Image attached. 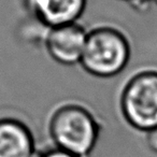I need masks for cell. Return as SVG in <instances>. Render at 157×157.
<instances>
[{
    "instance_id": "1",
    "label": "cell",
    "mask_w": 157,
    "mask_h": 157,
    "mask_svg": "<svg viewBox=\"0 0 157 157\" xmlns=\"http://www.w3.org/2000/svg\"><path fill=\"white\" fill-rule=\"evenodd\" d=\"M48 131L55 147L86 157L100 137L101 124L88 105L78 100H63L48 115Z\"/></svg>"
},
{
    "instance_id": "2",
    "label": "cell",
    "mask_w": 157,
    "mask_h": 157,
    "mask_svg": "<svg viewBox=\"0 0 157 157\" xmlns=\"http://www.w3.org/2000/svg\"><path fill=\"white\" fill-rule=\"evenodd\" d=\"M130 58V40L122 28L101 23L87 30L80 63L86 73L98 78H114L126 69Z\"/></svg>"
},
{
    "instance_id": "3",
    "label": "cell",
    "mask_w": 157,
    "mask_h": 157,
    "mask_svg": "<svg viewBox=\"0 0 157 157\" xmlns=\"http://www.w3.org/2000/svg\"><path fill=\"white\" fill-rule=\"evenodd\" d=\"M118 108L136 130L146 132L157 127V70L143 68L131 74L121 88Z\"/></svg>"
},
{
    "instance_id": "4",
    "label": "cell",
    "mask_w": 157,
    "mask_h": 157,
    "mask_svg": "<svg viewBox=\"0 0 157 157\" xmlns=\"http://www.w3.org/2000/svg\"><path fill=\"white\" fill-rule=\"evenodd\" d=\"M87 29L80 23L46 29L43 48L56 63L66 67L80 65L85 46Z\"/></svg>"
},
{
    "instance_id": "5",
    "label": "cell",
    "mask_w": 157,
    "mask_h": 157,
    "mask_svg": "<svg viewBox=\"0 0 157 157\" xmlns=\"http://www.w3.org/2000/svg\"><path fill=\"white\" fill-rule=\"evenodd\" d=\"M87 0H24V7L36 23L50 29L78 23Z\"/></svg>"
},
{
    "instance_id": "6",
    "label": "cell",
    "mask_w": 157,
    "mask_h": 157,
    "mask_svg": "<svg viewBox=\"0 0 157 157\" xmlns=\"http://www.w3.org/2000/svg\"><path fill=\"white\" fill-rule=\"evenodd\" d=\"M0 157H36L33 133L23 121L0 118Z\"/></svg>"
},
{
    "instance_id": "7",
    "label": "cell",
    "mask_w": 157,
    "mask_h": 157,
    "mask_svg": "<svg viewBox=\"0 0 157 157\" xmlns=\"http://www.w3.org/2000/svg\"><path fill=\"white\" fill-rule=\"evenodd\" d=\"M38 157H78V156L71 154V153L67 152V151L61 150V148L53 146V147L48 148V150L41 152L38 155Z\"/></svg>"
},
{
    "instance_id": "8",
    "label": "cell",
    "mask_w": 157,
    "mask_h": 157,
    "mask_svg": "<svg viewBox=\"0 0 157 157\" xmlns=\"http://www.w3.org/2000/svg\"><path fill=\"white\" fill-rule=\"evenodd\" d=\"M145 133V142L147 147L153 153L157 154V127L146 131Z\"/></svg>"
},
{
    "instance_id": "9",
    "label": "cell",
    "mask_w": 157,
    "mask_h": 157,
    "mask_svg": "<svg viewBox=\"0 0 157 157\" xmlns=\"http://www.w3.org/2000/svg\"><path fill=\"white\" fill-rule=\"evenodd\" d=\"M120 1L127 3V5H129L138 11H144V10L147 9L150 3H152L151 0H120Z\"/></svg>"
},
{
    "instance_id": "10",
    "label": "cell",
    "mask_w": 157,
    "mask_h": 157,
    "mask_svg": "<svg viewBox=\"0 0 157 157\" xmlns=\"http://www.w3.org/2000/svg\"><path fill=\"white\" fill-rule=\"evenodd\" d=\"M152 1V3H155V5H157V0H151Z\"/></svg>"
}]
</instances>
